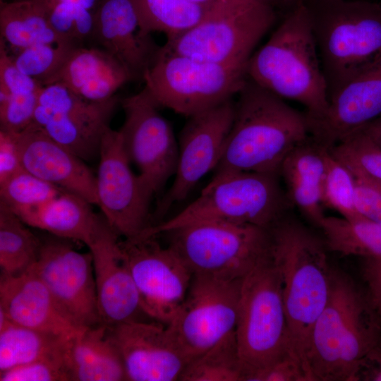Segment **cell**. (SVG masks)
Wrapping results in <instances>:
<instances>
[{
    "mask_svg": "<svg viewBox=\"0 0 381 381\" xmlns=\"http://www.w3.org/2000/svg\"><path fill=\"white\" fill-rule=\"evenodd\" d=\"M309 136L306 113L247 78L212 180L241 171L279 175L287 155Z\"/></svg>",
    "mask_w": 381,
    "mask_h": 381,
    "instance_id": "1",
    "label": "cell"
},
{
    "mask_svg": "<svg viewBox=\"0 0 381 381\" xmlns=\"http://www.w3.org/2000/svg\"><path fill=\"white\" fill-rule=\"evenodd\" d=\"M293 355L308 380L307 353L313 327L330 292L333 268L325 241L288 213L271 228ZM310 381V380H308Z\"/></svg>",
    "mask_w": 381,
    "mask_h": 381,
    "instance_id": "2",
    "label": "cell"
},
{
    "mask_svg": "<svg viewBox=\"0 0 381 381\" xmlns=\"http://www.w3.org/2000/svg\"><path fill=\"white\" fill-rule=\"evenodd\" d=\"M381 336V321L366 294L333 269L327 302L316 320L307 353L310 381H353Z\"/></svg>",
    "mask_w": 381,
    "mask_h": 381,
    "instance_id": "3",
    "label": "cell"
},
{
    "mask_svg": "<svg viewBox=\"0 0 381 381\" xmlns=\"http://www.w3.org/2000/svg\"><path fill=\"white\" fill-rule=\"evenodd\" d=\"M247 77L279 97L303 105L308 119L324 114L329 103L327 86L305 3L292 7L253 53Z\"/></svg>",
    "mask_w": 381,
    "mask_h": 381,
    "instance_id": "4",
    "label": "cell"
},
{
    "mask_svg": "<svg viewBox=\"0 0 381 381\" xmlns=\"http://www.w3.org/2000/svg\"><path fill=\"white\" fill-rule=\"evenodd\" d=\"M328 97L381 60V4L308 0Z\"/></svg>",
    "mask_w": 381,
    "mask_h": 381,
    "instance_id": "5",
    "label": "cell"
},
{
    "mask_svg": "<svg viewBox=\"0 0 381 381\" xmlns=\"http://www.w3.org/2000/svg\"><path fill=\"white\" fill-rule=\"evenodd\" d=\"M294 0H215L195 28L168 38L164 52L247 67L253 51Z\"/></svg>",
    "mask_w": 381,
    "mask_h": 381,
    "instance_id": "6",
    "label": "cell"
},
{
    "mask_svg": "<svg viewBox=\"0 0 381 381\" xmlns=\"http://www.w3.org/2000/svg\"><path fill=\"white\" fill-rule=\"evenodd\" d=\"M279 179L277 174L241 171L211 180L195 200L171 219L150 226L140 237L206 222L271 229L292 209Z\"/></svg>",
    "mask_w": 381,
    "mask_h": 381,
    "instance_id": "7",
    "label": "cell"
},
{
    "mask_svg": "<svg viewBox=\"0 0 381 381\" xmlns=\"http://www.w3.org/2000/svg\"><path fill=\"white\" fill-rule=\"evenodd\" d=\"M235 334L244 381L286 356H294L272 251L243 278Z\"/></svg>",
    "mask_w": 381,
    "mask_h": 381,
    "instance_id": "8",
    "label": "cell"
},
{
    "mask_svg": "<svg viewBox=\"0 0 381 381\" xmlns=\"http://www.w3.org/2000/svg\"><path fill=\"white\" fill-rule=\"evenodd\" d=\"M247 78L246 66L169 53L160 47L143 80L160 107L189 117L234 99Z\"/></svg>",
    "mask_w": 381,
    "mask_h": 381,
    "instance_id": "9",
    "label": "cell"
},
{
    "mask_svg": "<svg viewBox=\"0 0 381 381\" xmlns=\"http://www.w3.org/2000/svg\"><path fill=\"white\" fill-rule=\"evenodd\" d=\"M165 234L193 274L242 279L272 251L271 229L255 225L206 222Z\"/></svg>",
    "mask_w": 381,
    "mask_h": 381,
    "instance_id": "10",
    "label": "cell"
},
{
    "mask_svg": "<svg viewBox=\"0 0 381 381\" xmlns=\"http://www.w3.org/2000/svg\"><path fill=\"white\" fill-rule=\"evenodd\" d=\"M242 280L193 274L183 304L167 325L189 363L235 331Z\"/></svg>",
    "mask_w": 381,
    "mask_h": 381,
    "instance_id": "11",
    "label": "cell"
},
{
    "mask_svg": "<svg viewBox=\"0 0 381 381\" xmlns=\"http://www.w3.org/2000/svg\"><path fill=\"white\" fill-rule=\"evenodd\" d=\"M120 104L124 112V121L119 130L123 148L154 195L176 170L179 145L174 131L145 87L121 99Z\"/></svg>",
    "mask_w": 381,
    "mask_h": 381,
    "instance_id": "12",
    "label": "cell"
},
{
    "mask_svg": "<svg viewBox=\"0 0 381 381\" xmlns=\"http://www.w3.org/2000/svg\"><path fill=\"white\" fill-rule=\"evenodd\" d=\"M121 102L116 95L104 102H91L64 85H44L33 122L51 138L83 160L99 156L103 136Z\"/></svg>",
    "mask_w": 381,
    "mask_h": 381,
    "instance_id": "13",
    "label": "cell"
},
{
    "mask_svg": "<svg viewBox=\"0 0 381 381\" xmlns=\"http://www.w3.org/2000/svg\"><path fill=\"white\" fill-rule=\"evenodd\" d=\"M155 237L124 239L120 247L143 311L167 325L185 300L193 273L173 249L162 246Z\"/></svg>",
    "mask_w": 381,
    "mask_h": 381,
    "instance_id": "14",
    "label": "cell"
},
{
    "mask_svg": "<svg viewBox=\"0 0 381 381\" xmlns=\"http://www.w3.org/2000/svg\"><path fill=\"white\" fill-rule=\"evenodd\" d=\"M96 177L97 206L113 229L124 239L140 236L150 224L153 194L135 174L122 146L119 131L104 133Z\"/></svg>",
    "mask_w": 381,
    "mask_h": 381,
    "instance_id": "15",
    "label": "cell"
},
{
    "mask_svg": "<svg viewBox=\"0 0 381 381\" xmlns=\"http://www.w3.org/2000/svg\"><path fill=\"white\" fill-rule=\"evenodd\" d=\"M68 239H41L32 267L63 313L78 328L102 324L98 309L92 256L76 250Z\"/></svg>",
    "mask_w": 381,
    "mask_h": 381,
    "instance_id": "16",
    "label": "cell"
},
{
    "mask_svg": "<svg viewBox=\"0 0 381 381\" xmlns=\"http://www.w3.org/2000/svg\"><path fill=\"white\" fill-rule=\"evenodd\" d=\"M235 101L229 99L188 117L179 139L174 182L158 202L155 215L162 217L171 206L184 200L198 182L219 163L230 132Z\"/></svg>",
    "mask_w": 381,
    "mask_h": 381,
    "instance_id": "17",
    "label": "cell"
},
{
    "mask_svg": "<svg viewBox=\"0 0 381 381\" xmlns=\"http://www.w3.org/2000/svg\"><path fill=\"white\" fill-rule=\"evenodd\" d=\"M109 327L127 380H180L189 361L167 326L135 320Z\"/></svg>",
    "mask_w": 381,
    "mask_h": 381,
    "instance_id": "18",
    "label": "cell"
},
{
    "mask_svg": "<svg viewBox=\"0 0 381 381\" xmlns=\"http://www.w3.org/2000/svg\"><path fill=\"white\" fill-rule=\"evenodd\" d=\"M119 237L106 220L87 246L92 256L99 315L102 324L109 327L140 320L139 315H145Z\"/></svg>",
    "mask_w": 381,
    "mask_h": 381,
    "instance_id": "19",
    "label": "cell"
},
{
    "mask_svg": "<svg viewBox=\"0 0 381 381\" xmlns=\"http://www.w3.org/2000/svg\"><path fill=\"white\" fill-rule=\"evenodd\" d=\"M381 116V60L337 90L318 119H308L310 136L330 149Z\"/></svg>",
    "mask_w": 381,
    "mask_h": 381,
    "instance_id": "20",
    "label": "cell"
},
{
    "mask_svg": "<svg viewBox=\"0 0 381 381\" xmlns=\"http://www.w3.org/2000/svg\"><path fill=\"white\" fill-rule=\"evenodd\" d=\"M23 168L36 176L97 205L96 177L83 160L32 122L16 133Z\"/></svg>",
    "mask_w": 381,
    "mask_h": 381,
    "instance_id": "21",
    "label": "cell"
},
{
    "mask_svg": "<svg viewBox=\"0 0 381 381\" xmlns=\"http://www.w3.org/2000/svg\"><path fill=\"white\" fill-rule=\"evenodd\" d=\"M93 41L143 80L161 47L143 33L132 0H102L95 13Z\"/></svg>",
    "mask_w": 381,
    "mask_h": 381,
    "instance_id": "22",
    "label": "cell"
},
{
    "mask_svg": "<svg viewBox=\"0 0 381 381\" xmlns=\"http://www.w3.org/2000/svg\"><path fill=\"white\" fill-rule=\"evenodd\" d=\"M0 312L13 322L60 336L83 329L63 313L32 267L18 276L1 274Z\"/></svg>",
    "mask_w": 381,
    "mask_h": 381,
    "instance_id": "23",
    "label": "cell"
},
{
    "mask_svg": "<svg viewBox=\"0 0 381 381\" xmlns=\"http://www.w3.org/2000/svg\"><path fill=\"white\" fill-rule=\"evenodd\" d=\"M135 80L131 72L102 47H75L61 67L44 84L59 83L91 102L114 97L123 85Z\"/></svg>",
    "mask_w": 381,
    "mask_h": 381,
    "instance_id": "24",
    "label": "cell"
},
{
    "mask_svg": "<svg viewBox=\"0 0 381 381\" xmlns=\"http://www.w3.org/2000/svg\"><path fill=\"white\" fill-rule=\"evenodd\" d=\"M327 150L309 136L287 155L279 169L292 208L317 228L325 215L322 186Z\"/></svg>",
    "mask_w": 381,
    "mask_h": 381,
    "instance_id": "25",
    "label": "cell"
},
{
    "mask_svg": "<svg viewBox=\"0 0 381 381\" xmlns=\"http://www.w3.org/2000/svg\"><path fill=\"white\" fill-rule=\"evenodd\" d=\"M66 358L71 381L127 380L120 349L104 324L83 329L71 337Z\"/></svg>",
    "mask_w": 381,
    "mask_h": 381,
    "instance_id": "26",
    "label": "cell"
},
{
    "mask_svg": "<svg viewBox=\"0 0 381 381\" xmlns=\"http://www.w3.org/2000/svg\"><path fill=\"white\" fill-rule=\"evenodd\" d=\"M91 205L75 194L64 191L18 217L30 226L88 246L106 221L103 214L92 210Z\"/></svg>",
    "mask_w": 381,
    "mask_h": 381,
    "instance_id": "27",
    "label": "cell"
},
{
    "mask_svg": "<svg viewBox=\"0 0 381 381\" xmlns=\"http://www.w3.org/2000/svg\"><path fill=\"white\" fill-rule=\"evenodd\" d=\"M0 33V39L18 52L40 44L68 43L56 32L34 0H1Z\"/></svg>",
    "mask_w": 381,
    "mask_h": 381,
    "instance_id": "28",
    "label": "cell"
},
{
    "mask_svg": "<svg viewBox=\"0 0 381 381\" xmlns=\"http://www.w3.org/2000/svg\"><path fill=\"white\" fill-rule=\"evenodd\" d=\"M71 337L16 324L0 312V373L54 354Z\"/></svg>",
    "mask_w": 381,
    "mask_h": 381,
    "instance_id": "29",
    "label": "cell"
},
{
    "mask_svg": "<svg viewBox=\"0 0 381 381\" xmlns=\"http://www.w3.org/2000/svg\"><path fill=\"white\" fill-rule=\"evenodd\" d=\"M318 229L329 252L343 256L381 258V224L363 217L327 216Z\"/></svg>",
    "mask_w": 381,
    "mask_h": 381,
    "instance_id": "30",
    "label": "cell"
},
{
    "mask_svg": "<svg viewBox=\"0 0 381 381\" xmlns=\"http://www.w3.org/2000/svg\"><path fill=\"white\" fill-rule=\"evenodd\" d=\"M141 31L146 35L159 32L171 38L197 26L210 6L187 0H132Z\"/></svg>",
    "mask_w": 381,
    "mask_h": 381,
    "instance_id": "31",
    "label": "cell"
},
{
    "mask_svg": "<svg viewBox=\"0 0 381 381\" xmlns=\"http://www.w3.org/2000/svg\"><path fill=\"white\" fill-rule=\"evenodd\" d=\"M8 207L0 202L1 274L18 276L36 263L41 239Z\"/></svg>",
    "mask_w": 381,
    "mask_h": 381,
    "instance_id": "32",
    "label": "cell"
},
{
    "mask_svg": "<svg viewBox=\"0 0 381 381\" xmlns=\"http://www.w3.org/2000/svg\"><path fill=\"white\" fill-rule=\"evenodd\" d=\"M182 381H244L235 331L190 362Z\"/></svg>",
    "mask_w": 381,
    "mask_h": 381,
    "instance_id": "33",
    "label": "cell"
},
{
    "mask_svg": "<svg viewBox=\"0 0 381 381\" xmlns=\"http://www.w3.org/2000/svg\"><path fill=\"white\" fill-rule=\"evenodd\" d=\"M64 191L23 169L0 182V202L18 216L40 207Z\"/></svg>",
    "mask_w": 381,
    "mask_h": 381,
    "instance_id": "34",
    "label": "cell"
},
{
    "mask_svg": "<svg viewBox=\"0 0 381 381\" xmlns=\"http://www.w3.org/2000/svg\"><path fill=\"white\" fill-rule=\"evenodd\" d=\"M329 150L356 178L381 183V145L363 128Z\"/></svg>",
    "mask_w": 381,
    "mask_h": 381,
    "instance_id": "35",
    "label": "cell"
},
{
    "mask_svg": "<svg viewBox=\"0 0 381 381\" xmlns=\"http://www.w3.org/2000/svg\"><path fill=\"white\" fill-rule=\"evenodd\" d=\"M322 204L349 219L361 217L356 207V179L329 149L322 186Z\"/></svg>",
    "mask_w": 381,
    "mask_h": 381,
    "instance_id": "36",
    "label": "cell"
},
{
    "mask_svg": "<svg viewBox=\"0 0 381 381\" xmlns=\"http://www.w3.org/2000/svg\"><path fill=\"white\" fill-rule=\"evenodd\" d=\"M76 47L71 43L40 44L18 52L13 56L17 67L42 85L64 64Z\"/></svg>",
    "mask_w": 381,
    "mask_h": 381,
    "instance_id": "37",
    "label": "cell"
},
{
    "mask_svg": "<svg viewBox=\"0 0 381 381\" xmlns=\"http://www.w3.org/2000/svg\"><path fill=\"white\" fill-rule=\"evenodd\" d=\"M68 341L54 354L0 373V381H70L66 358Z\"/></svg>",
    "mask_w": 381,
    "mask_h": 381,
    "instance_id": "38",
    "label": "cell"
},
{
    "mask_svg": "<svg viewBox=\"0 0 381 381\" xmlns=\"http://www.w3.org/2000/svg\"><path fill=\"white\" fill-rule=\"evenodd\" d=\"M40 92L28 95L0 92V130L18 133L28 128L34 121Z\"/></svg>",
    "mask_w": 381,
    "mask_h": 381,
    "instance_id": "39",
    "label": "cell"
},
{
    "mask_svg": "<svg viewBox=\"0 0 381 381\" xmlns=\"http://www.w3.org/2000/svg\"><path fill=\"white\" fill-rule=\"evenodd\" d=\"M43 85L22 72L8 54L6 43L0 39V92L9 95L39 93Z\"/></svg>",
    "mask_w": 381,
    "mask_h": 381,
    "instance_id": "40",
    "label": "cell"
},
{
    "mask_svg": "<svg viewBox=\"0 0 381 381\" xmlns=\"http://www.w3.org/2000/svg\"><path fill=\"white\" fill-rule=\"evenodd\" d=\"M246 381H308L298 360L289 355L249 375Z\"/></svg>",
    "mask_w": 381,
    "mask_h": 381,
    "instance_id": "41",
    "label": "cell"
},
{
    "mask_svg": "<svg viewBox=\"0 0 381 381\" xmlns=\"http://www.w3.org/2000/svg\"><path fill=\"white\" fill-rule=\"evenodd\" d=\"M355 179L356 207L358 212L362 217L381 224V183Z\"/></svg>",
    "mask_w": 381,
    "mask_h": 381,
    "instance_id": "42",
    "label": "cell"
},
{
    "mask_svg": "<svg viewBox=\"0 0 381 381\" xmlns=\"http://www.w3.org/2000/svg\"><path fill=\"white\" fill-rule=\"evenodd\" d=\"M23 169L16 133L0 130V182Z\"/></svg>",
    "mask_w": 381,
    "mask_h": 381,
    "instance_id": "43",
    "label": "cell"
},
{
    "mask_svg": "<svg viewBox=\"0 0 381 381\" xmlns=\"http://www.w3.org/2000/svg\"><path fill=\"white\" fill-rule=\"evenodd\" d=\"M367 297L381 321V258H365L362 267Z\"/></svg>",
    "mask_w": 381,
    "mask_h": 381,
    "instance_id": "44",
    "label": "cell"
},
{
    "mask_svg": "<svg viewBox=\"0 0 381 381\" xmlns=\"http://www.w3.org/2000/svg\"><path fill=\"white\" fill-rule=\"evenodd\" d=\"M353 381H381V336L361 361Z\"/></svg>",
    "mask_w": 381,
    "mask_h": 381,
    "instance_id": "45",
    "label": "cell"
},
{
    "mask_svg": "<svg viewBox=\"0 0 381 381\" xmlns=\"http://www.w3.org/2000/svg\"><path fill=\"white\" fill-rule=\"evenodd\" d=\"M42 4H53L77 11H88L94 13L102 0H34Z\"/></svg>",
    "mask_w": 381,
    "mask_h": 381,
    "instance_id": "46",
    "label": "cell"
},
{
    "mask_svg": "<svg viewBox=\"0 0 381 381\" xmlns=\"http://www.w3.org/2000/svg\"><path fill=\"white\" fill-rule=\"evenodd\" d=\"M363 129L370 135L375 141L381 145V128L370 123L368 124Z\"/></svg>",
    "mask_w": 381,
    "mask_h": 381,
    "instance_id": "47",
    "label": "cell"
},
{
    "mask_svg": "<svg viewBox=\"0 0 381 381\" xmlns=\"http://www.w3.org/2000/svg\"><path fill=\"white\" fill-rule=\"evenodd\" d=\"M191 2H194L196 4L205 5V6H211L215 0H187Z\"/></svg>",
    "mask_w": 381,
    "mask_h": 381,
    "instance_id": "48",
    "label": "cell"
},
{
    "mask_svg": "<svg viewBox=\"0 0 381 381\" xmlns=\"http://www.w3.org/2000/svg\"><path fill=\"white\" fill-rule=\"evenodd\" d=\"M296 3H305L308 0H294Z\"/></svg>",
    "mask_w": 381,
    "mask_h": 381,
    "instance_id": "49",
    "label": "cell"
}]
</instances>
